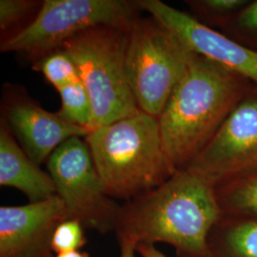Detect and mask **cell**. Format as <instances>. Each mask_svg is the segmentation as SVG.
<instances>
[{
    "label": "cell",
    "mask_w": 257,
    "mask_h": 257,
    "mask_svg": "<svg viewBox=\"0 0 257 257\" xmlns=\"http://www.w3.org/2000/svg\"><path fill=\"white\" fill-rule=\"evenodd\" d=\"M33 68L44 75L57 91L80 80L76 65L63 49H57L34 61Z\"/></svg>",
    "instance_id": "cell-16"
},
{
    "label": "cell",
    "mask_w": 257,
    "mask_h": 257,
    "mask_svg": "<svg viewBox=\"0 0 257 257\" xmlns=\"http://www.w3.org/2000/svg\"><path fill=\"white\" fill-rule=\"evenodd\" d=\"M120 257H137V246L128 242H119Z\"/></svg>",
    "instance_id": "cell-22"
},
{
    "label": "cell",
    "mask_w": 257,
    "mask_h": 257,
    "mask_svg": "<svg viewBox=\"0 0 257 257\" xmlns=\"http://www.w3.org/2000/svg\"><path fill=\"white\" fill-rule=\"evenodd\" d=\"M70 218L61 199L0 207V257H53L55 228Z\"/></svg>",
    "instance_id": "cell-10"
},
{
    "label": "cell",
    "mask_w": 257,
    "mask_h": 257,
    "mask_svg": "<svg viewBox=\"0 0 257 257\" xmlns=\"http://www.w3.org/2000/svg\"><path fill=\"white\" fill-rule=\"evenodd\" d=\"M222 216L216 182L184 169L121 205L114 231L118 243H165L177 257H210L209 236Z\"/></svg>",
    "instance_id": "cell-1"
},
{
    "label": "cell",
    "mask_w": 257,
    "mask_h": 257,
    "mask_svg": "<svg viewBox=\"0 0 257 257\" xmlns=\"http://www.w3.org/2000/svg\"><path fill=\"white\" fill-rule=\"evenodd\" d=\"M245 78L194 55L158 117L166 155L187 169L246 95Z\"/></svg>",
    "instance_id": "cell-2"
},
{
    "label": "cell",
    "mask_w": 257,
    "mask_h": 257,
    "mask_svg": "<svg viewBox=\"0 0 257 257\" xmlns=\"http://www.w3.org/2000/svg\"><path fill=\"white\" fill-rule=\"evenodd\" d=\"M142 10L128 0H44L27 27L3 41L0 50L28 55L33 62L92 28L130 30Z\"/></svg>",
    "instance_id": "cell-6"
},
{
    "label": "cell",
    "mask_w": 257,
    "mask_h": 257,
    "mask_svg": "<svg viewBox=\"0 0 257 257\" xmlns=\"http://www.w3.org/2000/svg\"><path fill=\"white\" fill-rule=\"evenodd\" d=\"M128 30L92 28L60 49L72 57L92 105V131L139 111L128 84L126 55Z\"/></svg>",
    "instance_id": "cell-4"
},
{
    "label": "cell",
    "mask_w": 257,
    "mask_h": 257,
    "mask_svg": "<svg viewBox=\"0 0 257 257\" xmlns=\"http://www.w3.org/2000/svg\"><path fill=\"white\" fill-rule=\"evenodd\" d=\"M208 245L210 257H257V217L223 215Z\"/></svg>",
    "instance_id": "cell-13"
},
{
    "label": "cell",
    "mask_w": 257,
    "mask_h": 257,
    "mask_svg": "<svg viewBox=\"0 0 257 257\" xmlns=\"http://www.w3.org/2000/svg\"><path fill=\"white\" fill-rule=\"evenodd\" d=\"M7 127L27 156L38 166L65 141L73 138H85L91 131L65 120L58 111L51 112L26 95L9 96L4 103Z\"/></svg>",
    "instance_id": "cell-11"
},
{
    "label": "cell",
    "mask_w": 257,
    "mask_h": 257,
    "mask_svg": "<svg viewBox=\"0 0 257 257\" xmlns=\"http://www.w3.org/2000/svg\"><path fill=\"white\" fill-rule=\"evenodd\" d=\"M188 3L201 19L211 21L228 18L235 12L239 13L248 4L245 0H199Z\"/></svg>",
    "instance_id": "cell-19"
},
{
    "label": "cell",
    "mask_w": 257,
    "mask_h": 257,
    "mask_svg": "<svg viewBox=\"0 0 257 257\" xmlns=\"http://www.w3.org/2000/svg\"><path fill=\"white\" fill-rule=\"evenodd\" d=\"M257 168V93L246 94L187 169L216 183Z\"/></svg>",
    "instance_id": "cell-8"
},
{
    "label": "cell",
    "mask_w": 257,
    "mask_h": 257,
    "mask_svg": "<svg viewBox=\"0 0 257 257\" xmlns=\"http://www.w3.org/2000/svg\"><path fill=\"white\" fill-rule=\"evenodd\" d=\"M84 139L113 199L137 198L177 172L166 155L158 118L142 110L94 128Z\"/></svg>",
    "instance_id": "cell-3"
},
{
    "label": "cell",
    "mask_w": 257,
    "mask_h": 257,
    "mask_svg": "<svg viewBox=\"0 0 257 257\" xmlns=\"http://www.w3.org/2000/svg\"><path fill=\"white\" fill-rule=\"evenodd\" d=\"M61 108L58 113L68 122L92 131V105L89 92L78 80L60 89Z\"/></svg>",
    "instance_id": "cell-15"
},
{
    "label": "cell",
    "mask_w": 257,
    "mask_h": 257,
    "mask_svg": "<svg viewBox=\"0 0 257 257\" xmlns=\"http://www.w3.org/2000/svg\"><path fill=\"white\" fill-rule=\"evenodd\" d=\"M223 215L257 217V168L216 183Z\"/></svg>",
    "instance_id": "cell-14"
},
{
    "label": "cell",
    "mask_w": 257,
    "mask_h": 257,
    "mask_svg": "<svg viewBox=\"0 0 257 257\" xmlns=\"http://www.w3.org/2000/svg\"><path fill=\"white\" fill-rule=\"evenodd\" d=\"M137 252L141 257H167L163 252L156 248V245L140 244L137 247Z\"/></svg>",
    "instance_id": "cell-21"
},
{
    "label": "cell",
    "mask_w": 257,
    "mask_h": 257,
    "mask_svg": "<svg viewBox=\"0 0 257 257\" xmlns=\"http://www.w3.org/2000/svg\"><path fill=\"white\" fill-rule=\"evenodd\" d=\"M53 257H90V254L86 251L76 250V251H70V252L55 254Z\"/></svg>",
    "instance_id": "cell-23"
},
{
    "label": "cell",
    "mask_w": 257,
    "mask_h": 257,
    "mask_svg": "<svg viewBox=\"0 0 257 257\" xmlns=\"http://www.w3.org/2000/svg\"><path fill=\"white\" fill-rule=\"evenodd\" d=\"M87 243L85 228L79 221L68 218L55 228L51 247L55 254L80 250Z\"/></svg>",
    "instance_id": "cell-18"
},
{
    "label": "cell",
    "mask_w": 257,
    "mask_h": 257,
    "mask_svg": "<svg viewBox=\"0 0 257 257\" xmlns=\"http://www.w3.org/2000/svg\"><path fill=\"white\" fill-rule=\"evenodd\" d=\"M43 1L37 0H1L0 30L1 41L13 37L27 27L36 19Z\"/></svg>",
    "instance_id": "cell-17"
},
{
    "label": "cell",
    "mask_w": 257,
    "mask_h": 257,
    "mask_svg": "<svg viewBox=\"0 0 257 257\" xmlns=\"http://www.w3.org/2000/svg\"><path fill=\"white\" fill-rule=\"evenodd\" d=\"M0 185L19 190L29 203L56 195L50 174L27 156L3 120L0 123Z\"/></svg>",
    "instance_id": "cell-12"
},
{
    "label": "cell",
    "mask_w": 257,
    "mask_h": 257,
    "mask_svg": "<svg viewBox=\"0 0 257 257\" xmlns=\"http://www.w3.org/2000/svg\"><path fill=\"white\" fill-rule=\"evenodd\" d=\"M195 55L152 16L138 18L128 30L126 68L139 110L158 118Z\"/></svg>",
    "instance_id": "cell-5"
},
{
    "label": "cell",
    "mask_w": 257,
    "mask_h": 257,
    "mask_svg": "<svg viewBox=\"0 0 257 257\" xmlns=\"http://www.w3.org/2000/svg\"><path fill=\"white\" fill-rule=\"evenodd\" d=\"M235 19V24L240 30L257 35V1L248 3L239 12Z\"/></svg>",
    "instance_id": "cell-20"
},
{
    "label": "cell",
    "mask_w": 257,
    "mask_h": 257,
    "mask_svg": "<svg viewBox=\"0 0 257 257\" xmlns=\"http://www.w3.org/2000/svg\"><path fill=\"white\" fill-rule=\"evenodd\" d=\"M46 165L70 218L100 234L115 230L121 205L106 193L84 138L65 141Z\"/></svg>",
    "instance_id": "cell-7"
},
{
    "label": "cell",
    "mask_w": 257,
    "mask_h": 257,
    "mask_svg": "<svg viewBox=\"0 0 257 257\" xmlns=\"http://www.w3.org/2000/svg\"><path fill=\"white\" fill-rule=\"evenodd\" d=\"M138 6L173 31L197 55L255 84L257 52L216 32L193 16L160 0H138Z\"/></svg>",
    "instance_id": "cell-9"
}]
</instances>
